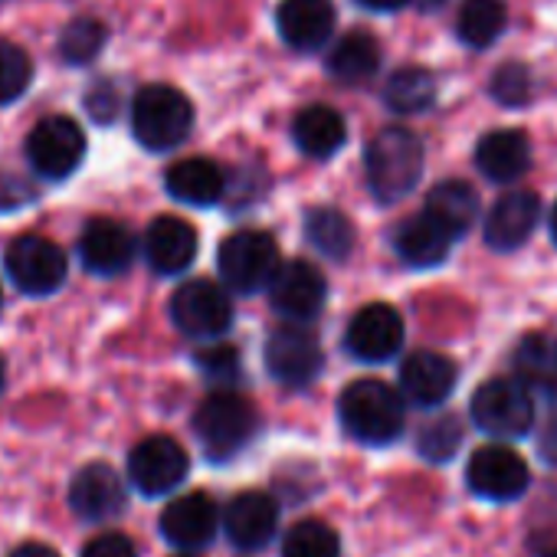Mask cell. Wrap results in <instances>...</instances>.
<instances>
[{"instance_id":"obj_1","label":"cell","mask_w":557,"mask_h":557,"mask_svg":"<svg viewBox=\"0 0 557 557\" xmlns=\"http://www.w3.org/2000/svg\"><path fill=\"white\" fill-rule=\"evenodd\" d=\"M423 141L400 125L381 128L364 151V171H368V187L381 203H397L404 200L423 177Z\"/></svg>"},{"instance_id":"obj_2","label":"cell","mask_w":557,"mask_h":557,"mask_svg":"<svg viewBox=\"0 0 557 557\" xmlns=\"http://www.w3.org/2000/svg\"><path fill=\"white\" fill-rule=\"evenodd\" d=\"M404 394L394 391L384 381L364 377L342 391L338 397V417L342 426L364 446H387L404 433L407 407Z\"/></svg>"},{"instance_id":"obj_3","label":"cell","mask_w":557,"mask_h":557,"mask_svg":"<svg viewBox=\"0 0 557 557\" xmlns=\"http://www.w3.org/2000/svg\"><path fill=\"white\" fill-rule=\"evenodd\" d=\"M190 128H194V106L181 89L164 83L138 89L132 102V132L141 148L171 151L190 135Z\"/></svg>"},{"instance_id":"obj_4","label":"cell","mask_w":557,"mask_h":557,"mask_svg":"<svg viewBox=\"0 0 557 557\" xmlns=\"http://www.w3.org/2000/svg\"><path fill=\"white\" fill-rule=\"evenodd\" d=\"M194 433L210 459H233L259 433V413L246 397L216 391L197 407Z\"/></svg>"},{"instance_id":"obj_5","label":"cell","mask_w":557,"mask_h":557,"mask_svg":"<svg viewBox=\"0 0 557 557\" xmlns=\"http://www.w3.org/2000/svg\"><path fill=\"white\" fill-rule=\"evenodd\" d=\"M278 265H283L278 246L262 230L230 233L216 249V269H220L223 286L239 296H256V293L269 289Z\"/></svg>"},{"instance_id":"obj_6","label":"cell","mask_w":557,"mask_h":557,"mask_svg":"<svg viewBox=\"0 0 557 557\" xmlns=\"http://www.w3.org/2000/svg\"><path fill=\"white\" fill-rule=\"evenodd\" d=\"M469 413L482 433L518 440L528 436V430L534 426V394L518 377H492L475 391Z\"/></svg>"},{"instance_id":"obj_7","label":"cell","mask_w":557,"mask_h":557,"mask_svg":"<svg viewBox=\"0 0 557 557\" xmlns=\"http://www.w3.org/2000/svg\"><path fill=\"white\" fill-rule=\"evenodd\" d=\"M171 319L187 338L213 342L233 325V302L210 278H190L171 296Z\"/></svg>"},{"instance_id":"obj_8","label":"cell","mask_w":557,"mask_h":557,"mask_svg":"<svg viewBox=\"0 0 557 557\" xmlns=\"http://www.w3.org/2000/svg\"><path fill=\"white\" fill-rule=\"evenodd\" d=\"M8 272L14 278V286L27 296H53L66 283V252L37 233L17 236L8 246Z\"/></svg>"},{"instance_id":"obj_9","label":"cell","mask_w":557,"mask_h":557,"mask_svg":"<svg viewBox=\"0 0 557 557\" xmlns=\"http://www.w3.org/2000/svg\"><path fill=\"white\" fill-rule=\"evenodd\" d=\"M86 158V135L70 115H50L27 135V161L47 181L70 177Z\"/></svg>"},{"instance_id":"obj_10","label":"cell","mask_w":557,"mask_h":557,"mask_svg":"<svg viewBox=\"0 0 557 557\" xmlns=\"http://www.w3.org/2000/svg\"><path fill=\"white\" fill-rule=\"evenodd\" d=\"M265 293H269L272 309L289 325H302V322H312L325 309L329 283L319 265H312L306 259H293V262L278 265Z\"/></svg>"},{"instance_id":"obj_11","label":"cell","mask_w":557,"mask_h":557,"mask_svg":"<svg viewBox=\"0 0 557 557\" xmlns=\"http://www.w3.org/2000/svg\"><path fill=\"white\" fill-rule=\"evenodd\" d=\"M469 488L485 502H515L528 492L531 472L528 462L505 443L479 446L466 466Z\"/></svg>"},{"instance_id":"obj_12","label":"cell","mask_w":557,"mask_h":557,"mask_svg":"<svg viewBox=\"0 0 557 557\" xmlns=\"http://www.w3.org/2000/svg\"><path fill=\"white\" fill-rule=\"evenodd\" d=\"M190 469L184 446L171 436H148L128 456V479L141 495H168L174 492Z\"/></svg>"},{"instance_id":"obj_13","label":"cell","mask_w":557,"mask_h":557,"mask_svg":"<svg viewBox=\"0 0 557 557\" xmlns=\"http://www.w3.org/2000/svg\"><path fill=\"white\" fill-rule=\"evenodd\" d=\"M265 368L286 387H306L322 371V345L302 325H278L265 342Z\"/></svg>"},{"instance_id":"obj_14","label":"cell","mask_w":557,"mask_h":557,"mask_svg":"<svg viewBox=\"0 0 557 557\" xmlns=\"http://www.w3.org/2000/svg\"><path fill=\"white\" fill-rule=\"evenodd\" d=\"M345 348L351 351V358H358L364 364H384V361L397 358V351L404 348L400 312L384 302L364 306L345 332Z\"/></svg>"},{"instance_id":"obj_15","label":"cell","mask_w":557,"mask_h":557,"mask_svg":"<svg viewBox=\"0 0 557 557\" xmlns=\"http://www.w3.org/2000/svg\"><path fill=\"white\" fill-rule=\"evenodd\" d=\"M220 521L223 518L207 492H187L168 502V508L161 511V534L171 547L190 554L213 541V534L220 531Z\"/></svg>"},{"instance_id":"obj_16","label":"cell","mask_w":557,"mask_h":557,"mask_svg":"<svg viewBox=\"0 0 557 557\" xmlns=\"http://www.w3.org/2000/svg\"><path fill=\"white\" fill-rule=\"evenodd\" d=\"M537 216H541V200L534 190H508L485 213V223H482L485 243L492 249L511 252L528 243V236L537 226Z\"/></svg>"},{"instance_id":"obj_17","label":"cell","mask_w":557,"mask_h":557,"mask_svg":"<svg viewBox=\"0 0 557 557\" xmlns=\"http://www.w3.org/2000/svg\"><path fill=\"white\" fill-rule=\"evenodd\" d=\"M459 368L440 351H417L400 368V394L417 407H440L456 391Z\"/></svg>"},{"instance_id":"obj_18","label":"cell","mask_w":557,"mask_h":557,"mask_svg":"<svg viewBox=\"0 0 557 557\" xmlns=\"http://www.w3.org/2000/svg\"><path fill=\"white\" fill-rule=\"evenodd\" d=\"M70 508L86 521H109L125 508L122 475L109 462H89L70 485Z\"/></svg>"},{"instance_id":"obj_19","label":"cell","mask_w":557,"mask_h":557,"mask_svg":"<svg viewBox=\"0 0 557 557\" xmlns=\"http://www.w3.org/2000/svg\"><path fill=\"white\" fill-rule=\"evenodd\" d=\"M275 27L293 50L312 53L332 40L335 8L332 0H283L275 11Z\"/></svg>"},{"instance_id":"obj_20","label":"cell","mask_w":557,"mask_h":557,"mask_svg":"<svg viewBox=\"0 0 557 557\" xmlns=\"http://www.w3.org/2000/svg\"><path fill=\"white\" fill-rule=\"evenodd\" d=\"M278 528V505L265 492H239L223 511V531L239 550H259Z\"/></svg>"},{"instance_id":"obj_21","label":"cell","mask_w":557,"mask_h":557,"mask_svg":"<svg viewBox=\"0 0 557 557\" xmlns=\"http://www.w3.org/2000/svg\"><path fill=\"white\" fill-rule=\"evenodd\" d=\"M83 265L96 275H119L135 259V236L125 223L99 216L79 236Z\"/></svg>"},{"instance_id":"obj_22","label":"cell","mask_w":557,"mask_h":557,"mask_svg":"<svg viewBox=\"0 0 557 557\" xmlns=\"http://www.w3.org/2000/svg\"><path fill=\"white\" fill-rule=\"evenodd\" d=\"M453 243H456V236L446 226H440L426 210L407 216L394 230V249L413 269H433V265H440L449 256Z\"/></svg>"},{"instance_id":"obj_23","label":"cell","mask_w":557,"mask_h":557,"mask_svg":"<svg viewBox=\"0 0 557 557\" xmlns=\"http://www.w3.org/2000/svg\"><path fill=\"white\" fill-rule=\"evenodd\" d=\"M145 256L154 272L177 275L197 256V230L181 216H158L145 233Z\"/></svg>"},{"instance_id":"obj_24","label":"cell","mask_w":557,"mask_h":557,"mask_svg":"<svg viewBox=\"0 0 557 557\" xmlns=\"http://www.w3.org/2000/svg\"><path fill=\"white\" fill-rule=\"evenodd\" d=\"M164 187L174 200L187 207H213L226 194V174L210 158H184L168 168Z\"/></svg>"},{"instance_id":"obj_25","label":"cell","mask_w":557,"mask_h":557,"mask_svg":"<svg viewBox=\"0 0 557 557\" xmlns=\"http://www.w3.org/2000/svg\"><path fill=\"white\" fill-rule=\"evenodd\" d=\"M475 168L495 184H511L531 168V141L515 128L488 132L475 145Z\"/></svg>"},{"instance_id":"obj_26","label":"cell","mask_w":557,"mask_h":557,"mask_svg":"<svg viewBox=\"0 0 557 557\" xmlns=\"http://www.w3.org/2000/svg\"><path fill=\"white\" fill-rule=\"evenodd\" d=\"M293 138L302 154L325 161V158L338 154L342 145L348 141V125L332 106H309L296 115Z\"/></svg>"},{"instance_id":"obj_27","label":"cell","mask_w":557,"mask_h":557,"mask_svg":"<svg viewBox=\"0 0 557 557\" xmlns=\"http://www.w3.org/2000/svg\"><path fill=\"white\" fill-rule=\"evenodd\" d=\"M423 210L459 239L475 223V216H479V194L466 181H440L426 194V207Z\"/></svg>"},{"instance_id":"obj_28","label":"cell","mask_w":557,"mask_h":557,"mask_svg":"<svg viewBox=\"0 0 557 557\" xmlns=\"http://www.w3.org/2000/svg\"><path fill=\"white\" fill-rule=\"evenodd\" d=\"M377 70H381V47L364 30L345 34L329 53V73L338 83L358 86V83H368Z\"/></svg>"},{"instance_id":"obj_29","label":"cell","mask_w":557,"mask_h":557,"mask_svg":"<svg viewBox=\"0 0 557 557\" xmlns=\"http://www.w3.org/2000/svg\"><path fill=\"white\" fill-rule=\"evenodd\" d=\"M508 24V11L502 0H466L456 17V34L472 50H488Z\"/></svg>"},{"instance_id":"obj_30","label":"cell","mask_w":557,"mask_h":557,"mask_svg":"<svg viewBox=\"0 0 557 557\" xmlns=\"http://www.w3.org/2000/svg\"><path fill=\"white\" fill-rule=\"evenodd\" d=\"M306 239L325 256V259H348L355 249V226L351 220L335 207H315L306 213Z\"/></svg>"},{"instance_id":"obj_31","label":"cell","mask_w":557,"mask_h":557,"mask_svg":"<svg viewBox=\"0 0 557 557\" xmlns=\"http://www.w3.org/2000/svg\"><path fill=\"white\" fill-rule=\"evenodd\" d=\"M384 102H387V109H394V112H400V115L426 112V109L436 102V79H433L426 70H420V66L397 70V73L387 79Z\"/></svg>"},{"instance_id":"obj_32","label":"cell","mask_w":557,"mask_h":557,"mask_svg":"<svg viewBox=\"0 0 557 557\" xmlns=\"http://www.w3.org/2000/svg\"><path fill=\"white\" fill-rule=\"evenodd\" d=\"M106 24H99L96 17H79L73 24L63 27L60 34V57L73 66H86L92 63L102 47H106Z\"/></svg>"},{"instance_id":"obj_33","label":"cell","mask_w":557,"mask_h":557,"mask_svg":"<svg viewBox=\"0 0 557 557\" xmlns=\"http://www.w3.org/2000/svg\"><path fill=\"white\" fill-rule=\"evenodd\" d=\"M283 557H342V541L325 521H299L283 541Z\"/></svg>"},{"instance_id":"obj_34","label":"cell","mask_w":557,"mask_h":557,"mask_svg":"<svg viewBox=\"0 0 557 557\" xmlns=\"http://www.w3.org/2000/svg\"><path fill=\"white\" fill-rule=\"evenodd\" d=\"M34 79V63L27 50H21L11 40H0V106L17 102Z\"/></svg>"},{"instance_id":"obj_35","label":"cell","mask_w":557,"mask_h":557,"mask_svg":"<svg viewBox=\"0 0 557 557\" xmlns=\"http://www.w3.org/2000/svg\"><path fill=\"white\" fill-rule=\"evenodd\" d=\"M515 368H518V381L521 384H550L554 381V368H557V355L547 351L544 338L531 335L521 342L518 355H515Z\"/></svg>"},{"instance_id":"obj_36","label":"cell","mask_w":557,"mask_h":557,"mask_svg":"<svg viewBox=\"0 0 557 557\" xmlns=\"http://www.w3.org/2000/svg\"><path fill=\"white\" fill-rule=\"evenodd\" d=\"M462 443V426L456 423V417H443V420H433L426 423V430H420V440H417V449L433 459V462H443L449 459Z\"/></svg>"},{"instance_id":"obj_37","label":"cell","mask_w":557,"mask_h":557,"mask_svg":"<svg viewBox=\"0 0 557 557\" xmlns=\"http://www.w3.org/2000/svg\"><path fill=\"white\" fill-rule=\"evenodd\" d=\"M492 99L518 109L524 102H531V70L521 63H505L498 66V73L492 76Z\"/></svg>"},{"instance_id":"obj_38","label":"cell","mask_w":557,"mask_h":557,"mask_svg":"<svg viewBox=\"0 0 557 557\" xmlns=\"http://www.w3.org/2000/svg\"><path fill=\"white\" fill-rule=\"evenodd\" d=\"M197 368L207 374V377H216V381H233L236 371H239V361L230 348L223 345H210L197 355Z\"/></svg>"},{"instance_id":"obj_39","label":"cell","mask_w":557,"mask_h":557,"mask_svg":"<svg viewBox=\"0 0 557 557\" xmlns=\"http://www.w3.org/2000/svg\"><path fill=\"white\" fill-rule=\"evenodd\" d=\"M83 557H138L135 544L122 531H106L83 547Z\"/></svg>"},{"instance_id":"obj_40","label":"cell","mask_w":557,"mask_h":557,"mask_svg":"<svg viewBox=\"0 0 557 557\" xmlns=\"http://www.w3.org/2000/svg\"><path fill=\"white\" fill-rule=\"evenodd\" d=\"M86 109H89L92 119H99L102 125H109L115 119V112H119V92H115V86L112 83L92 86L89 96H86Z\"/></svg>"},{"instance_id":"obj_41","label":"cell","mask_w":557,"mask_h":557,"mask_svg":"<svg viewBox=\"0 0 557 557\" xmlns=\"http://www.w3.org/2000/svg\"><path fill=\"white\" fill-rule=\"evenodd\" d=\"M30 200V187L17 177H4L0 174V210H14L17 203Z\"/></svg>"},{"instance_id":"obj_42","label":"cell","mask_w":557,"mask_h":557,"mask_svg":"<svg viewBox=\"0 0 557 557\" xmlns=\"http://www.w3.org/2000/svg\"><path fill=\"white\" fill-rule=\"evenodd\" d=\"M541 453L547 462H557V407H550L544 430H541Z\"/></svg>"},{"instance_id":"obj_43","label":"cell","mask_w":557,"mask_h":557,"mask_svg":"<svg viewBox=\"0 0 557 557\" xmlns=\"http://www.w3.org/2000/svg\"><path fill=\"white\" fill-rule=\"evenodd\" d=\"M11 557H60L50 544H37V541H30V544H21Z\"/></svg>"},{"instance_id":"obj_44","label":"cell","mask_w":557,"mask_h":557,"mask_svg":"<svg viewBox=\"0 0 557 557\" xmlns=\"http://www.w3.org/2000/svg\"><path fill=\"white\" fill-rule=\"evenodd\" d=\"M358 4L368 8V11H377V14H394L404 4H410V0H358Z\"/></svg>"},{"instance_id":"obj_45","label":"cell","mask_w":557,"mask_h":557,"mask_svg":"<svg viewBox=\"0 0 557 557\" xmlns=\"http://www.w3.org/2000/svg\"><path fill=\"white\" fill-rule=\"evenodd\" d=\"M550 239L557 243V203H554V210H550Z\"/></svg>"},{"instance_id":"obj_46","label":"cell","mask_w":557,"mask_h":557,"mask_svg":"<svg viewBox=\"0 0 557 557\" xmlns=\"http://www.w3.org/2000/svg\"><path fill=\"white\" fill-rule=\"evenodd\" d=\"M420 4H426V8H440L443 0H420Z\"/></svg>"},{"instance_id":"obj_47","label":"cell","mask_w":557,"mask_h":557,"mask_svg":"<svg viewBox=\"0 0 557 557\" xmlns=\"http://www.w3.org/2000/svg\"><path fill=\"white\" fill-rule=\"evenodd\" d=\"M0 387H4V361H0Z\"/></svg>"},{"instance_id":"obj_48","label":"cell","mask_w":557,"mask_h":557,"mask_svg":"<svg viewBox=\"0 0 557 557\" xmlns=\"http://www.w3.org/2000/svg\"><path fill=\"white\" fill-rule=\"evenodd\" d=\"M544 557H557V547H554V550H547V554H544Z\"/></svg>"},{"instance_id":"obj_49","label":"cell","mask_w":557,"mask_h":557,"mask_svg":"<svg viewBox=\"0 0 557 557\" xmlns=\"http://www.w3.org/2000/svg\"><path fill=\"white\" fill-rule=\"evenodd\" d=\"M177 557H194V554H177Z\"/></svg>"},{"instance_id":"obj_50","label":"cell","mask_w":557,"mask_h":557,"mask_svg":"<svg viewBox=\"0 0 557 557\" xmlns=\"http://www.w3.org/2000/svg\"><path fill=\"white\" fill-rule=\"evenodd\" d=\"M0 306H4V296H0Z\"/></svg>"}]
</instances>
